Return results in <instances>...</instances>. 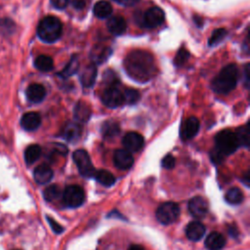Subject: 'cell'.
Masks as SVG:
<instances>
[{"instance_id": "cell-1", "label": "cell", "mask_w": 250, "mask_h": 250, "mask_svg": "<svg viewBox=\"0 0 250 250\" xmlns=\"http://www.w3.org/2000/svg\"><path fill=\"white\" fill-rule=\"evenodd\" d=\"M124 69L133 80L140 83L149 81L157 72L153 56L144 50L130 52L124 60Z\"/></svg>"}, {"instance_id": "cell-2", "label": "cell", "mask_w": 250, "mask_h": 250, "mask_svg": "<svg viewBox=\"0 0 250 250\" xmlns=\"http://www.w3.org/2000/svg\"><path fill=\"white\" fill-rule=\"evenodd\" d=\"M238 68L235 64L230 63L222 68L218 75L212 80L211 87L218 94H229L237 84Z\"/></svg>"}, {"instance_id": "cell-3", "label": "cell", "mask_w": 250, "mask_h": 250, "mask_svg": "<svg viewBox=\"0 0 250 250\" xmlns=\"http://www.w3.org/2000/svg\"><path fill=\"white\" fill-rule=\"evenodd\" d=\"M62 24L61 21L54 17L48 16L43 18L37 26V35L45 43H54L62 35Z\"/></svg>"}, {"instance_id": "cell-4", "label": "cell", "mask_w": 250, "mask_h": 250, "mask_svg": "<svg viewBox=\"0 0 250 250\" xmlns=\"http://www.w3.org/2000/svg\"><path fill=\"white\" fill-rule=\"evenodd\" d=\"M239 146L235 133L230 130H223L215 137V149L224 157L233 153Z\"/></svg>"}, {"instance_id": "cell-5", "label": "cell", "mask_w": 250, "mask_h": 250, "mask_svg": "<svg viewBox=\"0 0 250 250\" xmlns=\"http://www.w3.org/2000/svg\"><path fill=\"white\" fill-rule=\"evenodd\" d=\"M62 195L63 204L69 208L79 207L85 200V192L83 188L77 185L66 187Z\"/></svg>"}, {"instance_id": "cell-6", "label": "cell", "mask_w": 250, "mask_h": 250, "mask_svg": "<svg viewBox=\"0 0 250 250\" xmlns=\"http://www.w3.org/2000/svg\"><path fill=\"white\" fill-rule=\"evenodd\" d=\"M180 215V208L175 202H165L158 206L155 216L159 223L170 225L174 223Z\"/></svg>"}, {"instance_id": "cell-7", "label": "cell", "mask_w": 250, "mask_h": 250, "mask_svg": "<svg viewBox=\"0 0 250 250\" xmlns=\"http://www.w3.org/2000/svg\"><path fill=\"white\" fill-rule=\"evenodd\" d=\"M73 160L78 168L79 173L85 178H91L94 176L95 169L92 164L91 158L88 152L84 149H77L72 154Z\"/></svg>"}, {"instance_id": "cell-8", "label": "cell", "mask_w": 250, "mask_h": 250, "mask_svg": "<svg viewBox=\"0 0 250 250\" xmlns=\"http://www.w3.org/2000/svg\"><path fill=\"white\" fill-rule=\"evenodd\" d=\"M102 102L103 104L110 108H115L124 104L123 92L118 89L116 86L107 87L102 94Z\"/></svg>"}, {"instance_id": "cell-9", "label": "cell", "mask_w": 250, "mask_h": 250, "mask_svg": "<svg viewBox=\"0 0 250 250\" xmlns=\"http://www.w3.org/2000/svg\"><path fill=\"white\" fill-rule=\"evenodd\" d=\"M163 21L164 12L158 7H151L144 14L142 24L148 28H153L160 25Z\"/></svg>"}, {"instance_id": "cell-10", "label": "cell", "mask_w": 250, "mask_h": 250, "mask_svg": "<svg viewBox=\"0 0 250 250\" xmlns=\"http://www.w3.org/2000/svg\"><path fill=\"white\" fill-rule=\"evenodd\" d=\"M208 203L201 196H195L188 201V211L195 219H202L208 212Z\"/></svg>"}, {"instance_id": "cell-11", "label": "cell", "mask_w": 250, "mask_h": 250, "mask_svg": "<svg viewBox=\"0 0 250 250\" xmlns=\"http://www.w3.org/2000/svg\"><path fill=\"white\" fill-rule=\"evenodd\" d=\"M144 138L137 132H128L122 139V145L130 152L139 151L144 146Z\"/></svg>"}, {"instance_id": "cell-12", "label": "cell", "mask_w": 250, "mask_h": 250, "mask_svg": "<svg viewBox=\"0 0 250 250\" xmlns=\"http://www.w3.org/2000/svg\"><path fill=\"white\" fill-rule=\"evenodd\" d=\"M199 126H200V124H199V121L196 117H194V116L188 117L183 123V125L181 127V131H180L181 138L184 141H188V140L192 139L198 133Z\"/></svg>"}, {"instance_id": "cell-13", "label": "cell", "mask_w": 250, "mask_h": 250, "mask_svg": "<svg viewBox=\"0 0 250 250\" xmlns=\"http://www.w3.org/2000/svg\"><path fill=\"white\" fill-rule=\"evenodd\" d=\"M114 165L120 170L130 169L134 163L133 155L130 151L124 149H117L113 154Z\"/></svg>"}, {"instance_id": "cell-14", "label": "cell", "mask_w": 250, "mask_h": 250, "mask_svg": "<svg viewBox=\"0 0 250 250\" xmlns=\"http://www.w3.org/2000/svg\"><path fill=\"white\" fill-rule=\"evenodd\" d=\"M46 97V89L38 83L30 84L26 89V98L32 104L41 103Z\"/></svg>"}, {"instance_id": "cell-15", "label": "cell", "mask_w": 250, "mask_h": 250, "mask_svg": "<svg viewBox=\"0 0 250 250\" xmlns=\"http://www.w3.org/2000/svg\"><path fill=\"white\" fill-rule=\"evenodd\" d=\"M41 124V116L39 113L29 111L24 113L21 118V126L26 131H34Z\"/></svg>"}, {"instance_id": "cell-16", "label": "cell", "mask_w": 250, "mask_h": 250, "mask_svg": "<svg viewBox=\"0 0 250 250\" xmlns=\"http://www.w3.org/2000/svg\"><path fill=\"white\" fill-rule=\"evenodd\" d=\"M53 175L54 173L52 168L47 164H41L37 166L33 172V178L39 185H45L49 183L52 180Z\"/></svg>"}, {"instance_id": "cell-17", "label": "cell", "mask_w": 250, "mask_h": 250, "mask_svg": "<svg viewBox=\"0 0 250 250\" xmlns=\"http://www.w3.org/2000/svg\"><path fill=\"white\" fill-rule=\"evenodd\" d=\"M186 234L189 240L198 241L205 234V227L198 221H192L187 226Z\"/></svg>"}, {"instance_id": "cell-18", "label": "cell", "mask_w": 250, "mask_h": 250, "mask_svg": "<svg viewBox=\"0 0 250 250\" xmlns=\"http://www.w3.org/2000/svg\"><path fill=\"white\" fill-rule=\"evenodd\" d=\"M107 29L113 35H121L126 31V21L121 16H113L107 20Z\"/></svg>"}, {"instance_id": "cell-19", "label": "cell", "mask_w": 250, "mask_h": 250, "mask_svg": "<svg viewBox=\"0 0 250 250\" xmlns=\"http://www.w3.org/2000/svg\"><path fill=\"white\" fill-rule=\"evenodd\" d=\"M81 135V126L77 122H67L62 129V136L67 142H74Z\"/></svg>"}, {"instance_id": "cell-20", "label": "cell", "mask_w": 250, "mask_h": 250, "mask_svg": "<svg viewBox=\"0 0 250 250\" xmlns=\"http://www.w3.org/2000/svg\"><path fill=\"white\" fill-rule=\"evenodd\" d=\"M97 66L95 63H91L87 65L80 74V82L83 87H92L95 84L97 77Z\"/></svg>"}, {"instance_id": "cell-21", "label": "cell", "mask_w": 250, "mask_h": 250, "mask_svg": "<svg viewBox=\"0 0 250 250\" xmlns=\"http://www.w3.org/2000/svg\"><path fill=\"white\" fill-rule=\"evenodd\" d=\"M73 115H74V118L77 123L87 122L91 116V108H90L89 104L83 101L76 103V104L74 106Z\"/></svg>"}, {"instance_id": "cell-22", "label": "cell", "mask_w": 250, "mask_h": 250, "mask_svg": "<svg viewBox=\"0 0 250 250\" xmlns=\"http://www.w3.org/2000/svg\"><path fill=\"white\" fill-rule=\"evenodd\" d=\"M225 244V236L217 231L211 232L205 239V246L208 250H222Z\"/></svg>"}, {"instance_id": "cell-23", "label": "cell", "mask_w": 250, "mask_h": 250, "mask_svg": "<svg viewBox=\"0 0 250 250\" xmlns=\"http://www.w3.org/2000/svg\"><path fill=\"white\" fill-rule=\"evenodd\" d=\"M94 15L99 19H107L112 13V6L106 0L98 1L93 8Z\"/></svg>"}, {"instance_id": "cell-24", "label": "cell", "mask_w": 250, "mask_h": 250, "mask_svg": "<svg viewBox=\"0 0 250 250\" xmlns=\"http://www.w3.org/2000/svg\"><path fill=\"white\" fill-rule=\"evenodd\" d=\"M78 67H79V62H78V59L76 56H72L69 60V62H67V64L65 65V67L60 71L58 73V75L63 79H66L70 76H72L73 74H75L78 70Z\"/></svg>"}, {"instance_id": "cell-25", "label": "cell", "mask_w": 250, "mask_h": 250, "mask_svg": "<svg viewBox=\"0 0 250 250\" xmlns=\"http://www.w3.org/2000/svg\"><path fill=\"white\" fill-rule=\"evenodd\" d=\"M42 152L41 146L38 145H30L24 150V160L27 165L33 164L38 160Z\"/></svg>"}, {"instance_id": "cell-26", "label": "cell", "mask_w": 250, "mask_h": 250, "mask_svg": "<svg viewBox=\"0 0 250 250\" xmlns=\"http://www.w3.org/2000/svg\"><path fill=\"white\" fill-rule=\"evenodd\" d=\"M110 54H111V50L109 48L99 46L93 49V51L91 52V58L94 62L102 63L106 61V59L110 56Z\"/></svg>"}, {"instance_id": "cell-27", "label": "cell", "mask_w": 250, "mask_h": 250, "mask_svg": "<svg viewBox=\"0 0 250 250\" xmlns=\"http://www.w3.org/2000/svg\"><path fill=\"white\" fill-rule=\"evenodd\" d=\"M93 177H95L98 183L102 184L104 187H111L115 183V177L107 170L102 169V170L95 171Z\"/></svg>"}, {"instance_id": "cell-28", "label": "cell", "mask_w": 250, "mask_h": 250, "mask_svg": "<svg viewBox=\"0 0 250 250\" xmlns=\"http://www.w3.org/2000/svg\"><path fill=\"white\" fill-rule=\"evenodd\" d=\"M35 67L43 72L50 71L54 66L53 59L47 55H40L34 61Z\"/></svg>"}, {"instance_id": "cell-29", "label": "cell", "mask_w": 250, "mask_h": 250, "mask_svg": "<svg viewBox=\"0 0 250 250\" xmlns=\"http://www.w3.org/2000/svg\"><path fill=\"white\" fill-rule=\"evenodd\" d=\"M225 199L229 204L237 205L243 200V193L238 188H231L227 191Z\"/></svg>"}, {"instance_id": "cell-30", "label": "cell", "mask_w": 250, "mask_h": 250, "mask_svg": "<svg viewBox=\"0 0 250 250\" xmlns=\"http://www.w3.org/2000/svg\"><path fill=\"white\" fill-rule=\"evenodd\" d=\"M119 125L114 121L107 120L102 125V133L105 138H112L116 136L119 133Z\"/></svg>"}, {"instance_id": "cell-31", "label": "cell", "mask_w": 250, "mask_h": 250, "mask_svg": "<svg viewBox=\"0 0 250 250\" xmlns=\"http://www.w3.org/2000/svg\"><path fill=\"white\" fill-rule=\"evenodd\" d=\"M62 190L58 185H51L47 187L43 191V196L47 201L57 200L62 195Z\"/></svg>"}, {"instance_id": "cell-32", "label": "cell", "mask_w": 250, "mask_h": 250, "mask_svg": "<svg viewBox=\"0 0 250 250\" xmlns=\"http://www.w3.org/2000/svg\"><path fill=\"white\" fill-rule=\"evenodd\" d=\"M226 35H227V30L225 28L215 29L208 40V45L211 47L218 45L226 37Z\"/></svg>"}, {"instance_id": "cell-33", "label": "cell", "mask_w": 250, "mask_h": 250, "mask_svg": "<svg viewBox=\"0 0 250 250\" xmlns=\"http://www.w3.org/2000/svg\"><path fill=\"white\" fill-rule=\"evenodd\" d=\"M237 140L239 142L240 146H243L245 147H248L249 145V132H248V124L244 125L243 127H240L237 132L235 133Z\"/></svg>"}, {"instance_id": "cell-34", "label": "cell", "mask_w": 250, "mask_h": 250, "mask_svg": "<svg viewBox=\"0 0 250 250\" xmlns=\"http://www.w3.org/2000/svg\"><path fill=\"white\" fill-rule=\"evenodd\" d=\"M123 98H124V104H134L140 100V94L137 90L129 88L123 92Z\"/></svg>"}, {"instance_id": "cell-35", "label": "cell", "mask_w": 250, "mask_h": 250, "mask_svg": "<svg viewBox=\"0 0 250 250\" xmlns=\"http://www.w3.org/2000/svg\"><path fill=\"white\" fill-rule=\"evenodd\" d=\"M189 57V53L187 49H185L184 47H182L181 49H179L175 59H174V64L176 66H182L188 59Z\"/></svg>"}, {"instance_id": "cell-36", "label": "cell", "mask_w": 250, "mask_h": 250, "mask_svg": "<svg viewBox=\"0 0 250 250\" xmlns=\"http://www.w3.org/2000/svg\"><path fill=\"white\" fill-rule=\"evenodd\" d=\"M104 81L105 84L109 86H116V83H118L116 73L112 70H106L104 73Z\"/></svg>"}, {"instance_id": "cell-37", "label": "cell", "mask_w": 250, "mask_h": 250, "mask_svg": "<svg viewBox=\"0 0 250 250\" xmlns=\"http://www.w3.org/2000/svg\"><path fill=\"white\" fill-rule=\"evenodd\" d=\"M13 29H15V24L12 21H10L9 19H1L0 20V30L2 31V33L6 34L7 30L9 33H11L13 31Z\"/></svg>"}, {"instance_id": "cell-38", "label": "cell", "mask_w": 250, "mask_h": 250, "mask_svg": "<svg viewBox=\"0 0 250 250\" xmlns=\"http://www.w3.org/2000/svg\"><path fill=\"white\" fill-rule=\"evenodd\" d=\"M176 164V159L172 154H167L161 161V165L165 169H172Z\"/></svg>"}, {"instance_id": "cell-39", "label": "cell", "mask_w": 250, "mask_h": 250, "mask_svg": "<svg viewBox=\"0 0 250 250\" xmlns=\"http://www.w3.org/2000/svg\"><path fill=\"white\" fill-rule=\"evenodd\" d=\"M47 221H48V223H49L51 229H53V231H54L55 233L59 234V233H61V232L63 231V228H62L58 222H56L53 218L47 216Z\"/></svg>"}, {"instance_id": "cell-40", "label": "cell", "mask_w": 250, "mask_h": 250, "mask_svg": "<svg viewBox=\"0 0 250 250\" xmlns=\"http://www.w3.org/2000/svg\"><path fill=\"white\" fill-rule=\"evenodd\" d=\"M50 1H51V4L56 9H59V10L64 9L69 3V0H50Z\"/></svg>"}, {"instance_id": "cell-41", "label": "cell", "mask_w": 250, "mask_h": 250, "mask_svg": "<svg viewBox=\"0 0 250 250\" xmlns=\"http://www.w3.org/2000/svg\"><path fill=\"white\" fill-rule=\"evenodd\" d=\"M114 1L123 6H133L137 4L140 0H114Z\"/></svg>"}, {"instance_id": "cell-42", "label": "cell", "mask_w": 250, "mask_h": 250, "mask_svg": "<svg viewBox=\"0 0 250 250\" xmlns=\"http://www.w3.org/2000/svg\"><path fill=\"white\" fill-rule=\"evenodd\" d=\"M71 4H72V6H73L75 9L81 10V9H83L84 6H85V1H84V0H72Z\"/></svg>"}, {"instance_id": "cell-43", "label": "cell", "mask_w": 250, "mask_h": 250, "mask_svg": "<svg viewBox=\"0 0 250 250\" xmlns=\"http://www.w3.org/2000/svg\"><path fill=\"white\" fill-rule=\"evenodd\" d=\"M244 77H245V86L246 88H248L249 86V64H246L245 68H244Z\"/></svg>"}, {"instance_id": "cell-44", "label": "cell", "mask_w": 250, "mask_h": 250, "mask_svg": "<svg viewBox=\"0 0 250 250\" xmlns=\"http://www.w3.org/2000/svg\"><path fill=\"white\" fill-rule=\"evenodd\" d=\"M128 250H144V248H143L142 246H140V245H137V244H135V245H132V246H130Z\"/></svg>"}, {"instance_id": "cell-45", "label": "cell", "mask_w": 250, "mask_h": 250, "mask_svg": "<svg viewBox=\"0 0 250 250\" xmlns=\"http://www.w3.org/2000/svg\"><path fill=\"white\" fill-rule=\"evenodd\" d=\"M16 250H18V249H16Z\"/></svg>"}]
</instances>
